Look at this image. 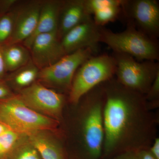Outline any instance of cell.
Returning <instances> with one entry per match:
<instances>
[{
  "label": "cell",
  "mask_w": 159,
  "mask_h": 159,
  "mask_svg": "<svg viewBox=\"0 0 159 159\" xmlns=\"http://www.w3.org/2000/svg\"><path fill=\"white\" fill-rule=\"evenodd\" d=\"M103 86L102 159L127 151L148 149L157 137L158 122L145 95L125 87L115 77Z\"/></svg>",
  "instance_id": "cell-1"
},
{
  "label": "cell",
  "mask_w": 159,
  "mask_h": 159,
  "mask_svg": "<svg viewBox=\"0 0 159 159\" xmlns=\"http://www.w3.org/2000/svg\"><path fill=\"white\" fill-rule=\"evenodd\" d=\"M79 101L82 108L79 120L81 159H102L105 102L103 83L92 89Z\"/></svg>",
  "instance_id": "cell-2"
},
{
  "label": "cell",
  "mask_w": 159,
  "mask_h": 159,
  "mask_svg": "<svg viewBox=\"0 0 159 159\" xmlns=\"http://www.w3.org/2000/svg\"><path fill=\"white\" fill-rule=\"evenodd\" d=\"M100 43L108 46L113 52L127 54L138 61H159L157 41L148 37L131 23H127L126 29L120 32L102 27Z\"/></svg>",
  "instance_id": "cell-3"
},
{
  "label": "cell",
  "mask_w": 159,
  "mask_h": 159,
  "mask_svg": "<svg viewBox=\"0 0 159 159\" xmlns=\"http://www.w3.org/2000/svg\"><path fill=\"white\" fill-rule=\"evenodd\" d=\"M0 122L18 134L28 135L41 131L55 130L59 123L29 108L16 95L0 100Z\"/></svg>",
  "instance_id": "cell-4"
},
{
  "label": "cell",
  "mask_w": 159,
  "mask_h": 159,
  "mask_svg": "<svg viewBox=\"0 0 159 159\" xmlns=\"http://www.w3.org/2000/svg\"><path fill=\"white\" fill-rule=\"evenodd\" d=\"M116 62L112 55H94L83 63L75 73L68 100L76 104L92 89L115 77Z\"/></svg>",
  "instance_id": "cell-5"
},
{
  "label": "cell",
  "mask_w": 159,
  "mask_h": 159,
  "mask_svg": "<svg viewBox=\"0 0 159 159\" xmlns=\"http://www.w3.org/2000/svg\"><path fill=\"white\" fill-rule=\"evenodd\" d=\"M116 62L115 78L122 85L145 95L159 73L158 61H138L122 53L113 52Z\"/></svg>",
  "instance_id": "cell-6"
},
{
  "label": "cell",
  "mask_w": 159,
  "mask_h": 159,
  "mask_svg": "<svg viewBox=\"0 0 159 159\" xmlns=\"http://www.w3.org/2000/svg\"><path fill=\"white\" fill-rule=\"evenodd\" d=\"M97 53L90 48L81 49L66 54L51 65L40 70L37 81L47 87L68 92L80 66Z\"/></svg>",
  "instance_id": "cell-7"
},
{
  "label": "cell",
  "mask_w": 159,
  "mask_h": 159,
  "mask_svg": "<svg viewBox=\"0 0 159 159\" xmlns=\"http://www.w3.org/2000/svg\"><path fill=\"white\" fill-rule=\"evenodd\" d=\"M16 96L25 105L39 113L57 121L62 118L65 96L38 81L19 91Z\"/></svg>",
  "instance_id": "cell-8"
},
{
  "label": "cell",
  "mask_w": 159,
  "mask_h": 159,
  "mask_svg": "<svg viewBox=\"0 0 159 159\" xmlns=\"http://www.w3.org/2000/svg\"><path fill=\"white\" fill-rule=\"evenodd\" d=\"M122 14L136 28L157 40L159 36V4L156 0H122Z\"/></svg>",
  "instance_id": "cell-9"
},
{
  "label": "cell",
  "mask_w": 159,
  "mask_h": 159,
  "mask_svg": "<svg viewBox=\"0 0 159 159\" xmlns=\"http://www.w3.org/2000/svg\"><path fill=\"white\" fill-rule=\"evenodd\" d=\"M102 28L95 24L92 16L67 32L61 39L65 54L86 48L92 49L97 54Z\"/></svg>",
  "instance_id": "cell-10"
},
{
  "label": "cell",
  "mask_w": 159,
  "mask_h": 159,
  "mask_svg": "<svg viewBox=\"0 0 159 159\" xmlns=\"http://www.w3.org/2000/svg\"><path fill=\"white\" fill-rule=\"evenodd\" d=\"M42 2V0L18 1L14 6L13 32L6 44L22 43L33 34L37 26Z\"/></svg>",
  "instance_id": "cell-11"
},
{
  "label": "cell",
  "mask_w": 159,
  "mask_h": 159,
  "mask_svg": "<svg viewBox=\"0 0 159 159\" xmlns=\"http://www.w3.org/2000/svg\"><path fill=\"white\" fill-rule=\"evenodd\" d=\"M29 51L31 60L39 70L51 65L65 55L57 31L38 35L31 43Z\"/></svg>",
  "instance_id": "cell-12"
},
{
  "label": "cell",
  "mask_w": 159,
  "mask_h": 159,
  "mask_svg": "<svg viewBox=\"0 0 159 159\" xmlns=\"http://www.w3.org/2000/svg\"><path fill=\"white\" fill-rule=\"evenodd\" d=\"M63 0H42L37 25L33 34L22 43L30 49L33 40L39 34L57 31Z\"/></svg>",
  "instance_id": "cell-13"
},
{
  "label": "cell",
  "mask_w": 159,
  "mask_h": 159,
  "mask_svg": "<svg viewBox=\"0 0 159 159\" xmlns=\"http://www.w3.org/2000/svg\"><path fill=\"white\" fill-rule=\"evenodd\" d=\"M84 0H63L57 29L60 39L69 31L89 18Z\"/></svg>",
  "instance_id": "cell-14"
},
{
  "label": "cell",
  "mask_w": 159,
  "mask_h": 159,
  "mask_svg": "<svg viewBox=\"0 0 159 159\" xmlns=\"http://www.w3.org/2000/svg\"><path fill=\"white\" fill-rule=\"evenodd\" d=\"M1 47L7 73L19 69L31 60L30 51L23 43L6 44Z\"/></svg>",
  "instance_id": "cell-15"
},
{
  "label": "cell",
  "mask_w": 159,
  "mask_h": 159,
  "mask_svg": "<svg viewBox=\"0 0 159 159\" xmlns=\"http://www.w3.org/2000/svg\"><path fill=\"white\" fill-rule=\"evenodd\" d=\"M39 133L29 136L31 145L42 159H67L66 152L60 146Z\"/></svg>",
  "instance_id": "cell-16"
},
{
  "label": "cell",
  "mask_w": 159,
  "mask_h": 159,
  "mask_svg": "<svg viewBox=\"0 0 159 159\" xmlns=\"http://www.w3.org/2000/svg\"><path fill=\"white\" fill-rule=\"evenodd\" d=\"M39 70L31 59L25 65L7 74L5 78L20 91L37 81Z\"/></svg>",
  "instance_id": "cell-17"
},
{
  "label": "cell",
  "mask_w": 159,
  "mask_h": 159,
  "mask_svg": "<svg viewBox=\"0 0 159 159\" xmlns=\"http://www.w3.org/2000/svg\"><path fill=\"white\" fill-rule=\"evenodd\" d=\"M14 6L9 11L0 14V46L8 43L12 35L14 26Z\"/></svg>",
  "instance_id": "cell-18"
},
{
  "label": "cell",
  "mask_w": 159,
  "mask_h": 159,
  "mask_svg": "<svg viewBox=\"0 0 159 159\" xmlns=\"http://www.w3.org/2000/svg\"><path fill=\"white\" fill-rule=\"evenodd\" d=\"M122 3L120 5L107 7L95 12L93 15V17L94 22L99 27H103L109 23L115 21L122 14Z\"/></svg>",
  "instance_id": "cell-19"
},
{
  "label": "cell",
  "mask_w": 159,
  "mask_h": 159,
  "mask_svg": "<svg viewBox=\"0 0 159 159\" xmlns=\"http://www.w3.org/2000/svg\"><path fill=\"white\" fill-rule=\"evenodd\" d=\"M19 139V134L8 129L0 134V159H6L14 150Z\"/></svg>",
  "instance_id": "cell-20"
},
{
  "label": "cell",
  "mask_w": 159,
  "mask_h": 159,
  "mask_svg": "<svg viewBox=\"0 0 159 159\" xmlns=\"http://www.w3.org/2000/svg\"><path fill=\"white\" fill-rule=\"evenodd\" d=\"M86 9L90 16L101 9L120 5L122 0H84Z\"/></svg>",
  "instance_id": "cell-21"
},
{
  "label": "cell",
  "mask_w": 159,
  "mask_h": 159,
  "mask_svg": "<svg viewBox=\"0 0 159 159\" xmlns=\"http://www.w3.org/2000/svg\"><path fill=\"white\" fill-rule=\"evenodd\" d=\"M6 159H42L37 150L31 145L13 150Z\"/></svg>",
  "instance_id": "cell-22"
},
{
  "label": "cell",
  "mask_w": 159,
  "mask_h": 159,
  "mask_svg": "<svg viewBox=\"0 0 159 159\" xmlns=\"http://www.w3.org/2000/svg\"><path fill=\"white\" fill-rule=\"evenodd\" d=\"M149 108L152 110L157 108L159 104V73L152 83L148 93L145 95Z\"/></svg>",
  "instance_id": "cell-23"
},
{
  "label": "cell",
  "mask_w": 159,
  "mask_h": 159,
  "mask_svg": "<svg viewBox=\"0 0 159 159\" xmlns=\"http://www.w3.org/2000/svg\"><path fill=\"white\" fill-rule=\"evenodd\" d=\"M13 95L11 94V91L4 80H0V100L9 98Z\"/></svg>",
  "instance_id": "cell-24"
},
{
  "label": "cell",
  "mask_w": 159,
  "mask_h": 159,
  "mask_svg": "<svg viewBox=\"0 0 159 159\" xmlns=\"http://www.w3.org/2000/svg\"><path fill=\"white\" fill-rule=\"evenodd\" d=\"M109 159H135V151H127L117 154Z\"/></svg>",
  "instance_id": "cell-25"
},
{
  "label": "cell",
  "mask_w": 159,
  "mask_h": 159,
  "mask_svg": "<svg viewBox=\"0 0 159 159\" xmlns=\"http://www.w3.org/2000/svg\"><path fill=\"white\" fill-rule=\"evenodd\" d=\"M149 152L156 159H159V138L157 137L148 148Z\"/></svg>",
  "instance_id": "cell-26"
},
{
  "label": "cell",
  "mask_w": 159,
  "mask_h": 159,
  "mask_svg": "<svg viewBox=\"0 0 159 159\" xmlns=\"http://www.w3.org/2000/svg\"><path fill=\"white\" fill-rule=\"evenodd\" d=\"M135 159H156L148 149H139L135 151Z\"/></svg>",
  "instance_id": "cell-27"
},
{
  "label": "cell",
  "mask_w": 159,
  "mask_h": 159,
  "mask_svg": "<svg viewBox=\"0 0 159 159\" xmlns=\"http://www.w3.org/2000/svg\"><path fill=\"white\" fill-rule=\"evenodd\" d=\"M7 74L8 73L6 71L2 48L0 46V80H3L5 79Z\"/></svg>",
  "instance_id": "cell-28"
},
{
  "label": "cell",
  "mask_w": 159,
  "mask_h": 159,
  "mask_svg": "<svg viewBox=\"0 0 159 159\" xmlns=\"http://www.w3.org/2000/svg\"><path fill=\"white\" fill-rule=\"evenodd\" d=\"M8 129H9L8 127H7L6 125L3 124V123L0 122V134H2L3 132L5 131Z\"/></svg>",
  "instance_id": "cell-29"
}]
</instances>
